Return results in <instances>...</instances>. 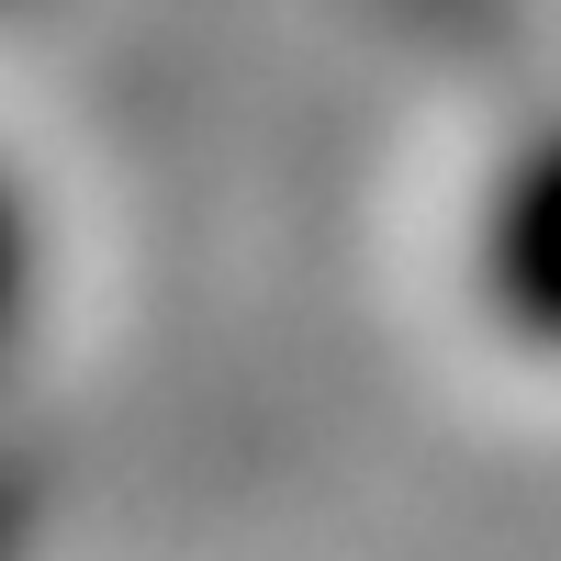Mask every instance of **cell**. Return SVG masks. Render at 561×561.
Wrapping results in <instances>:
<instances>
[{"label":"cell","mask_w":561,"mask_h":561,"mask_svg":"<svg viewBox=\"0 0 561 561\" xmlns=\"http://www.w3.org/2000/svg\"><path fill=\"white\" fill-rule=\"evenodd\" d=\"M494 270H505V293L517 304H539V314H561V169L539 180H517V203H505V237H494Z\"/></svg>","instance_id":"cell-1"},{"label":"cell","mask_w":561,"mask_h":561,"mask_svg":"<svg viewBox=\"0 0 561 561\" xmlns=\"http://www.w3.org/2000/svg\"><path fill=\"white\" fill-rule=\"evenodd\" d=\"M12 314H23V225L0 203V337H12Z\"/></svg>","instance_id":"cell-2"}]
</instances>
